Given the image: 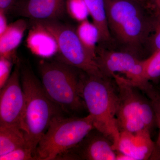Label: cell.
Wrapping results in <instances>:
<instances>
[{
    "instance_id": "2e32d148",
    "label": "cell",
    "mask_w": 160,
    "mask_h": 160,
    "mask_svg": "<svg viewBox=\"0 0 160 160\" xmlns=\"http://www.w3.org/2000/svg\"><path fill=\"white\" fill-rule=\"evenodd\" d=\"M28 146L24 132L19 128L0 126V156Z\"/></svg>"
},
{
    "instance_id": "ac0fdd59",
    "label": "cell",
    "mask_w": 160,
    "mask_h": 160,
    "mask_svg": "<svg viewBox=\"0 0 160 160\" xmlns=\"http://www.w3.org/2000/svg\"><path fill=\"white\" fill-rule=\"evenodd\" d=\"M150 100L154 110L158 134L155 142V149L150 160H160V88L152 86L146 94Z\"/></svg>"
},
{
    "instance_id": "30bf717a",
    "label": "cell",
    "mask_w": 160,
    "mask_h": 160,
    "mask_svg": "<svg viewBox=\"0 0 160 160\" xmlns=\"http://www.w3.org/2000/svg\"><path fill=\"white\" fill-rule=\"evenodd\" d=\"M113 143L104 133L94 128L78 144L60 156L65 160H117Z\"/></svg>"
},
{
    "instance_id": "d4e9b609",
    "label": "cell",
    "mask_w": 160,
    "mask_h": 160,
    "mask_svg": "<svg viewBox=\"0 0 160 160\" xmlns=\"http://www.w3.org/2000/svg\"><path fill=\"white\" fill-rule=\"evenodd\" d=\"M16 3V0H0V10L8 13L13 8Z\"/></svg>"
},
{
    "instance_id": "9a60e30c",
    "label": "cell",
    "mask_w": 160,
    "mask_h": 160,
    "mask_svg": "<svg viewBox=\"0 0 160 160\" xmlns=\"http://www.w3.org/2000/svg\"><path fill=\"white\" fill-rule=\"evenodd\" d=\"M92 22L97 27L100 33L98 44L106 46L113 45L107 22L105 0H84Z\"/></svg>"
},
{
    "instance_id": "d6986e66",
    "label": "cell",
    "mask_w": 160,
    "mask_h": 160,
    "mask_svg": "<svg viewBox=\"0 0 160 160\" xmlns=\"http://www.w3.org/2000/svg\"><path fill=\"white\" fill-rule=\"evenodd\" d=\"M65 7L69 16L79 23L88 19L90 16L84 0H66Z\"/></svg>"
},
{
    "instance_id": "603a6c76",
    "label": "cell",
    "mask_w": 160,
    "mask_h": 160,
    "mask_svg": "<svg viewBox=\"0 0 160 160\" xmlns=\"http://www.w3.org/2000/svg\"><path fill=\"white\" fill-rule=\"evenodd\" d=\"M17 61L9 58L0 57V89L3 88L9 80L13 64Z\"/></svg>"
},
{
    "instance_id": "44dd1931",
    "label": "cell",
    "mask_w": 160,
    "mask_h": 160,
    "mask_svg": "<svg viewBox=\"0 0 160 160\" xmlns=\"http://www.w3.org/2000/svg\"><path fill=\"white\" fill-rule=\"evenodd\" d=\"M146 60V78L149 82H155L160 78V50Z\"/></svg>"
},
{
    "instance_id": "5b68a950",
    "label": "cell",
    "mask_w": 160,
    "mask_h": 160,
    "mask_svg": "<svg viewBox=\"0 0 160 160\" xmlns=\"http://www.w3.org/2000/svg\"><path fill=\"white\" fill-rule=\"evenodd\" d=\"M94 128L93 120L89 114L82 118L56 117L38 144L37 160H58L77 146Z\"/></svg>"
},
{
    "instance_id": "52a82bcc",
    "label": "cell",
    "mask_w": 160,
    "mask_h": 160,
    "mask_svg": "<svg viewBox=\"0 0 160 160\" xmlns=\"http://www.w3.org/2000/svg\"><path fill=\"white\" fill-rule=\"evenodd\" d=\"M53 34L58 46V61L88 74L103 76L96 60L83 46L76 28L58 20L38 21Z\"/></svg>"
},
{
    "instance_id": "ffe728a7",
    "label": "cell",
    "mask_w": 160,
    "mask_h": 160,
    "mask_svg": "<svg viewBox=\"0 0 160 160\" xmlns=\"http://www.w3.org/2000/svg\"><path fill=\"white\" fill-rule=\"evenodd\" d=\"M160 50V12H157L153 23V27L149 36L146 52L148 58L152 54Z\"/></svg>"
},
{
    "instance_id": "7a4b0ae2",
    "label": "cell",
    "mask_w": 160,
    "mask_h": 160,
    "mask_svg": "<svg viewBox=\"0 0 160 160\" xmlns=\"http://www.w3.org/2000/svg\"><path fill=\"white\" fill-rule=\"evenodd\" d=\"M111 79L83 72L80 93L94 128L111 140L116 151L120 133L116 119L118 97Z\"/></svg>"
},
{
    "instance_id": "e0dca14e",
    "label": "cell",
    "mask_w": 160,
    "mask_h": 160,
    "mask_svg": "<svg viewBox=\"0 0 160 160\" xmlns=\"http://www.w3.org/2000/svg\"><path fill=\"white\" fill-rule=\"evenodd\" d=\"M76 31L83 46L96 60L97 48L100 41L99 31L97 27L87 19L79 23Z\"/></svg>"
},
{
    "instance_id": "9c48e42d",
    "label": "cell",
    "mask_w": 160,
    "mask_h": 160,
    "mask_svg": "<svg viewBox=\"0 0 160 160\" xmlns=\"http://www.w3.org/2000/svg\"><path fill=\"white\" fill-rule=\"evenodd\" d=\"M112 79L118 97L116 119L120 132H135L147 129L140 115L139 100L141 90L120 77L114 76Z\"/></svg>"
},
{
    "instance_id": "8fae6325",
    "label": "cell",
    "mask_w": 160,
    "mask_h": 160,
    "mask_svg": "<svg viewBox=\"0 0 160 160\" xmlns=\"http://www.w3.org/2000/svg\"><path fill=\"white\" fill-rule=\"evenodd\" d=\"M155 149L151 132L147 129L120 132L117 160H150Z\"/></svg>"
},
{
    "instance_id": "5bb4252c",
    "label": "cell",
    "mask_w": 160,
    "mask_h": 160,
    "mask_svg": "<svg viewBox=\"0 0 160 160\" xmlns=\"http://www.w3.org/2000/svg\"><path fill=\"white\" fill-rule=\"evenodd\" d=\"M28 24L25 20L20 19L10 23L6 31L0 35V57L9 58L17 61L16 51L19 46Z\"/></svg>"
},
{
    "instance_id": "7c38bea8",
    "label": "cell",
    "mask_w": 160,
    "mask_h": 160,
    "mask_svg": "<svg viewBox=\"0 0 160 160\" xmlns=\"http://www.w3.org/2000/svg\"><path fill=\"white\" fill-rule=\"evenodd\" d=\"M66 0H23L17 12L32 21L58 20L66 11Z\"/></svg>"
},
{
    "instance_id": "7402d4cb",
    "label": "cell",
    "mask_w": 160,
    "mask_h": 160,
    "mask_svg": "<svg viewBox=\"0 0 160 160\" xmlns=\"http://www.w3.org/2000/svg\"><path fill=\"white\" fill-rule=\"evenodd\" d=\"M37 160L35 155L28 146H23L3 155L0 156V160Z\"/></svg>"
},
{
    "instance_id": "cb8c5ba5",
    "label": "cell",
    "mask_w": 160,
    "mask_h": 160,
    "mask_svg": "<svg viewBox=\"0 0 160 160\" xmlns=\"http://www.w3.org/2000/svg\"><path fill=\"white\" fill-rule=\"evenodd\" d=\"M6 15L7 13L5 12L0 10V35L6 31L9 26Z\"/></svg>"
},
{
    "instance_id": "484cf974",
    "label": "cell",
    "mask_w": 160,
    "mask_h": 160,
    "mask_svg": "<svg viewBox=\"0 0 160 160\" xmlns=\"http://www.w3.org/2000/svg\"><path fill=\"white\" fill-rule=\"evenodd\" d=\"M133 1H136V2L139 3L144 6L149 7V8H155L152 0H133Z\"/></svg>"
},
{
    "instance_id": "277c9868",
    "label": "cell",
    "mask_w": 160,
    "mask_h": 160,
    "mask_svg": "<svg viewBox=\"0 0 160 160\" xmlns=\"http://www.w3.org/2000/svg\"><path fill=\"white\" fill-rule=\"evenodd\" d=\"M39 70L46 94L62 111L74 113L86 108L80 93L83 71L58 60L41 62Z\"/></svg>"
},
{
    "instance_id": "ba28073f",
    "label": "cell",
    "mask_w": 160,
    "mask_h": 160,
    "mask_svg": "<svg viewBox=\"0 0 160 160\" xmlns=\"http://www.w3.org/2000/svg\"><path fill=\"white\" fill-rule=\"evenodd\" d=\"M18 59L7 82L0 89V126L17 127L23 131L26 99L21 80Z\"/></svg>"
},
{
    "instance_id": "4316f807",
    "label": "cell",
    "mask_w": 160,
    "mask_h": 160,
    "mask_svg": "<svg viewBox=\"0 0 160 160\" xmlns=\"http://www.w3.org/2000/svg\"><path fill=\"white\" fill-rule=\"evenodd\" d=\"M154 6L160 12V0H152Z\"/></svg>"
},
{
    "instance_id": "4fadbf2b",
    "label": "cell",
    "mask_w": 160,
    "mask_h": 160,
    "mask_svg": "<svg viewBox=\"0 0 160 160\" xmlns=\"http://www.w3.org/2000/svg\"><path fill=\"white\" fill-rule=\"evenodd\" d=\"M26 40V46L32 54L43 58L58 54V46L53 34L40 22L31 20Z\"/></svg>"
},
{
    "instance_id": "6da1fadb",
    "label": "cell",
    "mask_w": 160,
    "mask_h": 160,
    "mask_svg": "<svg viewBox=\"0 0 160 160\" xmlns=\"http://www.w3.org/2000/svg\"><path fill=\"white\" fill-rule=\"evenodd\" d=\"M105 2L108 28L113 44L121 50L141 58V54L146 51L157 9L133 0Z\"/></svg>"
},
{
    "instance_id": "3957f363",
    "label": "cell",
    "mask_w": 160,
    "mask_h": 160,
    "mask_svg": "<svg viewBox=\"0 0 160 160\" xmlns=\"http://www.w3.org/2000/svg\"><path fill=\"white\" fill-rule=\"evenodd\" d=\"M21 80L26 99L23 131L27 145L36 157L40 140L52 121L62 115V111L47 96L42 82L29 66L21 64Z\"/></svg>"
},
{
    "instance_id": "8992f818",
    "label": "cell",
    "mask_w": 160,
    "mask_h": 160,
    "mask_svg": "<svg viewBox=\"0 0 160 160\" xmlns=\"http://www.w3.org/2000/svg\"><path fill=\"white\" fill-rule=\"evenodd\" d=\"M96 62L103 75L111 79L114 76L123 78L145 94L153 86L146 78V59L129 52L98 44Z\"/></svg>"
}]
</instances>
